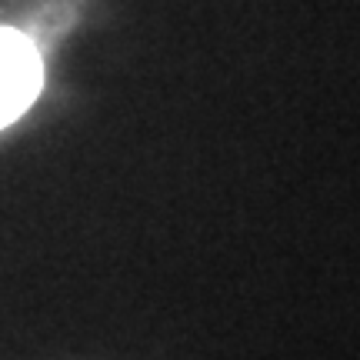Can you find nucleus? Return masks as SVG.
Here are the masks:
<instances>
[{"label": "nucleus", "mask_w": 360, "mask_h": 360, "mask_svg": "<svg viewBox=\"0 0 360 360\" xmlns=\"http://www.w3.org/2000/svg\"><path fill=\"white\" fill-rule=\"evenodd\" d=\"M44 64L37 47L11 27H0V127L13 124L37 101Z\"/></svg>", "instance_id": "f257e3e1"}]
</instances>
